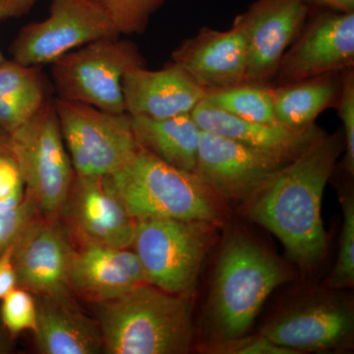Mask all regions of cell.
<instances>
[{
  "instance_id": "cell-1",
  "label": "cell",
  "mask_w": 354,
  "mask_h": 354,
  "mask_svg": "<svg viewBox=\"0 0 354 354\" xmlns=\"http://www.w3.org/2000/svg\"><path fill=\"white\" fill-rule=\"evenodd\" d=\"M342 146L339 133L326 135L246 200L249 218L276 235L301 267H312L325 255L323 194Z\"/></svg>"
},
{
  "instance_id": "cell-2",
  "label": "cell",
  "mask_w": 354,
  "mask_h": 354,
  "mask_svg": "<svg viewBox=\"0 0 354 354\" xmlns=\"http://www.w3.org/2000/svg\"><path fill=\"white\" fill-rule=\"evenodd\" d=\"M102 351L109 354H183L193 339L190 298L144 283L97 304Z\"/></svg>"
},
{
  "instance_id": "cell-3",
  "label": "cell",
  "mask_w": 354,
  "mask_h": 354,
  "mask_svg": "<svg viewBox=\"0 0 354 354\" xmlns=\"http://www.w3.org/2000/svg\"><path fill=\"white\" fill-rule=\"evenodd\" d=\"M129 215L199 221L216 225L220 212L216 195L192 172L167 164L140 146L118 171L108 176Z\"/></svg>"
},
{
  "instance_id": "cell-4",
  "label": "cell",
  "mask_w": 354,
  "mask_h": 354,
  "mask_svg": "<svg viewBox=\"0 0 354 354\" xmlns=\"http://www.w3.org/2000/svg\"><path fill=\"white\" fill-rule=\"evenodd\" d=\"M290 279L285 266L246 234L221 249L212 295L216 328L225 339L245 335L270 295Z\"/></svg>"
},
{
  "instance_id": "cell-5",
  "label": "cell",
  "mask_w": 354,
  "mask_h": 354,
  "mask_svg": "<svg viewBox=\"0 0 354 354\" xmlns=\"http://www.w3.org/2000/svg\"><path fill=\"white\" fill-rule=\"evenodd\" d=\"M214 225L165 218L137 221L131 248L147 283L171 295L190 297L213 241Z\"/></svg>"
},
{
  "instance_id": "cell-6",
  "label": "cell",
  "mask_w": 354,
  "mask_h": 354,
  "mask_svg": "<svg viewBox=\"0 0 354 354\" xmlns=\"http://www.w3.org/2000/svg\"><path fill=\"white\" fill-rule=\"evenodd\" d=\"M10 135L25 193L43 216L62 215L75 178L55 101L48 100L34 118Z\"/></svg>"
},
{
  "instance_id": "cell-7",
  "label": "cell",
  "mask_w": 354,
  "mask_h": 354,
  "mask_svg": "<svg viewBox=\"0 0 354 354\" xmlns=\"http://www.w3.org/2000/svg\"><path fill=\"white\" fill-rule=\"evenodd\" d=\"M50 65L58 99L82 102L106 113H125L123 77L145 62L136 44L118 37L85 44Z\"/></svg>"
},
{
  "instance_id": "cell-8",
  "label": "cell",
  "mask_w": 354,
  "mask_h": 354,
  "mask_svg": "<svg viewBox=\"0 0 354 354\" xmlns=\"http://www.w3.org/2000/svg\"><path fill=\"white\" fill-rule=\"evenodd\" d=\"M53 101L76 176H111L138 150L130 114L58 97Z\"/></svg>"
},
{
  "instance_id": "cell-9",
  "label": "cell",
  "mask_w": 354,
  "mask_h": 354,
  "mask_svg": "<svg viewBox=\"0 0 354 354\" xmlns=\"http://www.w3.org/2000/svg\"><path fill=\"white\" fill-rule=\"evenodd\" d=\"M120 35L108 16L88 0H53L48 17L23 27L9 51L21 64L41 66L85 44Z\"/></svg>"
},
{
  "instance_id": "cell-10",
  "label": "cell",
  "mask_w": 354,
  "mask_h": 354,
  "mask_svg": "<svg viewBox=\"0 0 354 354\" xmlns=\"http://www.w3.org/2000/svg\"><path fill=\"white\" fill-rule=\"evenodd\" d=\"M312 8L315 10L310 8L304 29L281 57L272 86L354 67V11Z\"/></svg>"
},
{
  "instance_id": "cell-11",
  "label": "cell",
  "mask_w": 354,
  "mask_h": 354,
  "mask_svg": "<svg viewBox=\"0 0 354 354\" xmlns=\"http://www.w3.org/2000/svg\"><path fill=\"white\" fill-rule=\"evenodd\" d=\"M310 8L304 0H256L235 17L246 39L245 82L272 85L281 57L304 29Z\"/></svg>"
},
{
  "instance_id": "cell-12",
  "label": "cell",
  "mask_w": 354,
  "mask_h": 354,
  "mask_svg": "<svg viewBox=\"0 0 354 354\" xmlns=\"http://www.w3.org/2000/svg\"><path fill=\"white\" fill-rule=\"evenodd\" d=\"M288 164L235 140L202 130L194 174L214 194L247 200Z\"/></svg>"
},
{
  "instance_id": "cell-13",
  "label": "cell",
  "mask_w": 354,
  "mask_h": 354,
  "mask_svg": "<svg viewBox=\"0 0 354 354\" xmlns=\"http://www.w3.org/2000/svg\"><path fill=\"white\" fill-rule=\"evenodd\" d=\"M75 247L57 218L39 216L13 249L17 285L38 297H70V266Z\"/></svg>"
},
{
  "instance_id": "cell-14",
  "label": "cell",
  "mask_w": 354,
  "mask_h": 354,
  "mask_svg": "<svg viewBox=\"0 0 354 354\" xmlns=\"http://www.w3.org/2000/svg\"><path fill=\"white\" fill-rule=\"evenodd\" d=\"M62 215L80 243L131 248L137 221L125 209L108 176H75Z\"/></svg>"
},
{
  "instance_id": "cell-15",
  "label": "cell",
  "mask_w": 354,
  "mask_h": 354,
  "mask_svg": "<svg viewBox=\"0 0 354 354\" xmlns=\"http://www.w3.org/2000/svg\"><path fill=\"white\" fill-rule=\"evenodd\" d=\"M174 64L185 70L206 93L245 82L246 39L236 23L227 31L203 27L172 53Z\"/></svg>"
},
{
  "instance_id": "cell-16",
  "label": "cell",
  "mask_w": 354,
  "mask_h": 354,
  "mask_svg": "<svg viewBox=\"0 0 354 354\" xmlns=\"http://www.w3.org/2000/svg\"><path fill=\"white\" fill-rule=\"evenodd\" d=\"M127 113L164 120L191 113L204 100L206 91L178 65L171 62L160 70L135 66L122 80Z\"/></svg>"
},
{
  "instance_id": "cell-17",
  "label": "cell",
  "mask_w": 354,
  "mask_h": 354,
  "mask_svg": "<svg viewBox=\"0 0 354 354\" xmlns=\"http://www.w3.org/2000/svg\"><path fill=\"white\" fill-rule=\"evenodd\" d=\"M68 283L70 290L100 304L148 283L131 248L80 243L74 250Z\"/></svg>"
},
{
  "instance_id": "cell-18",
  "label": "cell",
  "mask_w": 354,
  "mask_h": 354,
  "mask_svg": "<svg viewBox=\"0 0 354 354\" xmlns=\"http://www.w3.org/2000/svg\"><path fill=\"white\" fill-rule=\"evenodd\" d=\"M191 113L203 131L235 140L286 162L300 157L327 135L315 123L306 127L292 128L278 122L245 120L214 108L204 101Z\"/></svg>"
},
{
  "instance_id": "cell-19",
  "label": "cell",
  "mask_w": 354,
  "mask_h": 354,
  "mask_svg": "<svg viewBox=\"0 0 354 354\" xmlns=\"http://www.w3.org/2000/svg\"><path fill=\"white\" fill-rule=\"evenodd\" d=\"M353 318L341 305H310L266 327L262 335L291 351H321L335 348L351 335Z\"/></svg>"
},
{
  "instance_id": "cell-20",
  "label": "cell",
  "mask_w": 354,
  "mask_h": 354,
  "mask_svg": "<svg viewBox=\"0 0 354 354\" xmlns=\"http://www.w3.org/2000/svg\"><path fill=\"white\" fill-rule=\"evenodd\" d=\"M35 342L41 354H95L102 351L99 325L72 304L71 299L39 297Z\"/></svg>"
},
{
  "instance_id": "cell-21",
  "label": "cell",
  "mask_w": 354,
  "mask_h": 354,
  "mask_svg": "<svg viewBox=\"0 0 354 354\" xmlns=\"http://www.w3.org/2000/svg\"><path fill=\"white\" fill-rule=\"evenodd\" d=\"M131 121L140 146L167 164L194 174L202 130L192 113L164 120L131 116Z\"/></svg>"
},
{
  "instance_id": "cell-22",
  "label": "cell",
  "mask_w": 354,
  "mask_h": 354,
  "mask_svg": "<svg viewBox=\"0 0 354 354\" xmlns=\"http://www.w3.org/2000/svg\"><path fill=\"white\" fill-rule=\"evenodd\" d=\"M342 72L274 87V120L279 124L301 128L314 124L326 109L335 106L341 93Z\"/></svg>"
},
{
  "instance_id": "cell-23",
  "label": "cell",
  "mask_w": 354,
  "mask_h": 354,
  "mask_svg": "<svg viewBox=\"0 0 354 354\" xmlns=\"http://www.w3.org/2000/svg\"><path fill=\"white\" fill-rule=\"evenodd\" d=\"M214 108L257 122H277L274 113V87L270 84L243 82L206 93L204 100Z\"/></svg>"
},
{
  "instance_id": "cell-24",
  "label": "cell",
  "mask_w": 354,
  "mask_h": 354,
  "mask_svg": "<svg viewBox=\"0 0 354 354\" xmlns=\"http://www.w3.org/2000/svg\"><path fill=\"white\" fill-rule=\"evenodd\" d=\"M106 14L120 34L144 32L151 15L165 0H88Z\"/></svg>"
},
{
  "instance_id": "cell-25",
  "label": "cell",
  "mask_w": 354,
  "mask_h": 354,
  "mask_svg": "<svg viewBox=\"0 0 354 354\" xmlns=\"http://www.w3.org/2000/svg\"><path fill=\"white\" fill-rule=\"evenodd\" d=\"M50 99L48 86L0 99V128L11 134L36 115Z\"/></svg>"
},
{
  "instance_id": "cell-26",
  "label": "cell",
  "mask_w": 354,
  "mask_h": 354,
  "mask_svg": "<svg viewBox=\"0 0 354 354\" xmlns=\"http://www.w3.org/2000/svg\"><path fill=\"white\" fill-rule=\"evenodd\" d=\"M1 301V322L9 335H17L26 330L34 332L38 310L32 292L16 286L2 298Z\"/></svg>"
},
{
  "instance_id": "cell-27",
  "label": "cell",
  "mask_w": 354,
  "mask_h": 354,
  "mask_svg": "<svg viewBox=\"0 0 354 354\" xmlns=\"http://www.w3.org/2000/svg\"><path fill=\"white\" fill-rule=\"evenodd\" d=\"M342 227L339 250L330 285L335 288H351L354 283V201L351 196L342 200Z\"/></svg>"
},
{
  "instance_id": "cell-28",
  "label": "cell",
  "mask_w": 354,
  "mask_h": 354,
  "mask_svg": "<svg viewBox=\"0 0 354 354\" xmlns=\"http://www.w3.org/2000/svg\"><path fill=\"white\" fill-rule=\"evenodd\" d=\"M48 86L41 66H28L14 59L0 64V99Z\"/></svg>"
},
{
  "instance_id": "cell-29",
  "label": "cell",
  "mask_w": 354,
  "mask_h": 354,
  "mask_svg": "<svg viewBox=\"0 0 354 354\" xmlns=\"http://www.w3.org/2000/svg\"><path fill=\"white\" fill-rule=\"evenodd\" d=\"M41 216L36 205L26 195L20 204L0 211V255L16 242L28 225Z\"/></svg>"
},
{
  "instance_id": "cell-30",
  "label": "cell",
  "mask_w": 354,
  "mask_h": 354,
  "mask_svg": "<svg viewBox=\"0 0 354 354\" xmlns=\"http://www.w3.org/2000/svg\"><path fill=\"white\" fill-rule=\"evenodd\" d=\"M344 127L346 167L349 174L354 171V69L342 72L341 93L335 104Z\"/></svg>"
},
{
  "instance_id": "cell-31",
  "label": "cell",
  "mask_w": 354,
  "mask_h": 354,
  "mask_svg": "<svg viewBox=\"0 0 354 354\" xmlns=\"http://www.w3.org/2000/svg\"><path fill=\"white\" fill-rule=\"evenodd\" d=\"M25 198V186L17 162L11 155H0V211L17 206Z\"/></svg>"
},
{
  "instance_id": "cell-32",
  "label": "cell",
  "mask_w": 354,
  "mask_h": 354,
  "mask_svg": "<svg viewBox=\"0 0 354 354\" xmlns=\"http://www.w3.org/2000/svg\"><path fill=\"white\" fill-rule=\"evenodd\" d=\"M218 353L232 354H297V351L278 346L261 334L257 337L242 335L227 342L218 348Z\"/></svg>"
},
{
  "instance_id": "cell-33",
  "label": "cell",
  "mask_w": 354,
  "mask_h": 354,
  "mask_svg": "<svg viewBox=\"0 0 354 354\" xmlns=\"http://www.w3.org/2000/svg\"><path fill=\"white\" fill-rule=\"evenodd\" d=\"M14 246L0 255V300L17 285V276L13 264Z\"/></svg>"
},
{
  "instance_id": "cell-34",
  "label": "cell",
  "mask_w": 354,
  "mask_h": 354,
  "mask_svg": "<svg viewBox=\"0 0 354 354\" xmlns=\"http://www.w3.org/2000/svg\"><path fill=\"white\" fill-rule=\"evenodd\" d=\"M38 0H0V23L29 12Z\"/></svg>"
},
{
  "instance_id": "cell-35",
  "label": "cell",
  "mask_w": 354,
  "mask_h": 354,
  "mask_svg": "<svg viewBox=\"0 0 354 354\" xmlns=\"http://www.w3.org/2000/svg\"><path fill=\"white\" fill-rule=\"evenodd\" d=\"M310 6L332 9L339 12H353L354 0H304Z\"/></svg>"
},
{
  "instance_id": "cell-36",
  "label": "cell",
  "mask_w": 354,
  "mask_h": 354,
  "mask_svg": "<svg viewBox=\"0 0 354 354\" xmlns=\"http://www.w3.org/2000/svg\"><path fill=\"white\" fill-rule=\"evenodd\" d=\"M11 155L10 135L0 128V155Z\"/></svg>"
},
{
  "instance_id": "cell-37",
  "label": "cell",
  "mask_w": 354,
  "mask_h": 354,
  "mask_svg": "<svg viewBox=\"0 0 354 354\" xmlns=\"http://www.w3.org/2000/svg\"><path fill=\"white\" fill-rule=\"evenodd\" d=\"M12 351V344L10 341V335H6L3 330H0V354L10 353Z\"/></svg>"
},
{
  "instance_id": "cell-38",
  "label": "cell",
  "mask_w": 354,
  "mask_h": 354,
  "mask_svg": "<svg viewBox=\"0 0 354 354\" xmlns=\"http://www.w3.org/2000/svg\"><path fill=\"white\" fill-rule=\"evenodd\" d=\"M6 60V58H4L3 55H2L1 50H0V64H2V62Z\"/></svg>"
}]
</instances>
